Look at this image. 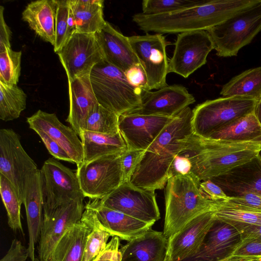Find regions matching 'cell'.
Instances as JSON below:
<instances>
[{
  "label": "cell",
  "instance_id": "48",
  "mask_svg": "<svg viewBox=\"0 0 261 261\" xmlns=\"http://www.w3.org/2000/svg\"><path fill=\"white\" fill-rule=\"evenodd\" d=\"M124 73L131 85L142 90H149L146 76L140 64L133 66Z\"/></svg>",
  "mask_w": 261,
  "mask_h": 261
},
{
  "label": "cell",
  "instance_id": "54",
  "mask_svg": "<svg viewBox=\"0 0 261 261\" xmlns=\"http://www.w3.org/2000/svg\"><path fill=\"white\" fill-rule=\"evenodd\" d=\"M240 261H261V257L242 258Z\"/></svg>",
  "mask_w": 261,
  "mask_h": 261
},
{
  "label": "cell",
  "instance_id": "32",
  "mask_svg": "<svg viewBox=\"0 0 261 261\" xmlns=\"http://www.w3.org/2000/svg\"><path fill=\"white\" fill-rule=\"evenodd\" d=\"M223 97L240 96L259 100L261 98V66L247 69L224 85Z\"/></svg>",
  "mask_w": 261,
  "mask_h": 261
},
{
  "label": "cell",
  "instance_id": "11",
  "mask_svg": "<svg viewBox=\"0 0 261 261\" xmlns=\"http://www.w3.org/2000/svg\"><path fill=\"white\" fill-rule=\"evenodd\" d=\"M132 48L146 76L149 90L159 89L168 85L166 77L169 73V61L167 41L161 34L128 37Z\"/></svg>",
  "mask_w": 261,
  "mask_h": 261
},
{
  "label": "cell",
  "instance_id": "35",
  "mask_svg": "<svg viewBox=\"0 0 261 261\" xmlns=\"http://www.w3.org/2000/svg\"><path fill=\"white\" fill-rule=\"evenodd\" d=\"M56 43L54 47L57 53L76 32V25L69 1L56 0Z\"/></svg>",
  "mask_w": 261,
  "mask_h": 261
},
{
  "label": "cell",
  "instance_id": "28",
  "mask_svg": "<svg viewBox=\"0 0 261 261\" xmlns=\"http://www.w3.org/2000/svg\"><path fill=\"white\" fill-rule=\"evenodd\" d=\"M91 227L83 215L81 220L62 235L47 261H83L87 237Z\"/></svg>",
  "mask_w": 261,
  "mask_h": 261
},
{
  "label": "cell",
  "instance_id": "25",
  "mask_svg": "<svg viewBox=\"0 0 261 261\" xmlns=\"http://www.w3.org/2000/svg\"><path fill=\"white\" fill-rule=\"evenodd\" d=\"M29 234L28 250L30 258L35 261V249L39 242L43 223V200L40 169L30 177L23 197Z\"/></svg>",
  "mask_w": 261,
  "mask_h": 261
},
{
  "label": "cell",
  "instance_id": "26",
  "mask_svg": "<svg viewBox=\"0 0 261 261\" xmlns=\"http://www.w3.org/2000/svg\"><path fill=\"white\" fill-rule=\"evenodd\" d=\"M169 244L163 232L151 228L119 249L121 261H164Z\"/></svg>",
  "mask_w": 261,
  "mask_h": 261
},
{
  "label": "cell",
  "instance_id": "18",
  "mask_svg": "<svg viewBox=\"0 0 261 261\" xmlns=\"http://www.w3.org/2000/svg\"><path fill=\"white\" fill-rule=\"evenodd\" d=\"M174 117L121 115L119 117V130L128 149L145 150Z\"/></svg>",
  "mask_w": 261,
  "mask_h": 261
},
{
  "label": "cell",
  "instance_id": "41",
  "mask_svg": "<svg viewBox=\"0 0 261 261\" xmlns=\"http://www.w3.org/2000/svg\"><path fill=\"white\" fill-rule=\"evenodd\" d=\"M216 203L229 207L261 212V195L253 193L227 197L226 199Z\"/></svg>",
  "mask_w": 261,
  "mask_h": 261
},
{
  "label": "cell",
  "instance_id": "50",
  "mask_svg": "<svg viewBox=\"0 0 261 261\" xmlns=\"http://www.w3.org/2000/svg\"><path fill=\"white\" fill-rule=\"evenodd\" d=\"M4 7L0 6V53L11 48L12 32L5 22L4 16Z\"/></svg>",
  "mask_w": 261,
  "mask_h": 261
},
{
  "label": "cell",
  "instance_id": "31",
  "mask_svg": "<svg viewBox=\"0 0 261 261\" xmlns=\"http://www.w3.org/2000/svg\"><path fill=\"white\" fill-rule=\"evenodd\" d=\"M207 138L230 141L261 142V124L254 113H252L231 122Z\"/></svg>",
  "mask_w": 261,
  "mask_h": 261
},
{
  "label": "cell",
  "instance_id": "53",
  "mask_svg": "<svg viewBox=\"0 0 261 261\" xmlns=\"http://www.w3.org/2000/svg\"><path fill=\"white\" fill-rule=\"evenodd\" d=\"M254 113L261 124V98L256 103Z\"/></svg>",
  "mask_w": 261,
  "mask_h": 261
},
{
  "label": "cell",
  "instance_id": "42",
  "mask_svg": "<svg viewBox=\"0 0 261 261\" xmlns=\"http://www.w3.org/2000/svg\"><path fill=\"white\" fill-rule=\"evenodd\" d=\"M144 152V150L127 149L121 153L123 182H130V178Z\"/></svg>",
  "mask_w": 261,
  "mask_h": 261
},
{
  "label": "cell",
  "instance_id": "17",
  "mask_svg": "<svg viewBox=\"0 0 261 261\" xmlns=\"http://www.w3.org/2000/svg\"><path fill=\"white\" fill-rule=\"evenodd\" d=\"M216 209V207L198 215L168 239L171 255L174 261L187 260L197 254L215 221Z\"/></svg>",
  "mask_w": 261,
  "mask_h": 261
},
{
  "label": "cell",
  "instance_id": "7",
  "mask_svg": "<svg viewBox=\"0 0 261 261\" xmlns=\"http://www.w3.org/2000/svg\"><path fill=\"white\" fill-rule=\"evenodd\" d=\"M207 31L218 57L237 56L261 31V1Z\"/></svg>",
  "mask_w": 261,
  "mask_h": 261
},
{
  "label": "cell",
  "instance_id": "20",
  "mask_svg": "<svg viewBox=\"0 0 261 261\" xmlns=\"http://www.w3.org/2000/svg\"><path fill=\"white\" fill-rule=\"evenodd\" d=\"M241 241L232 225L215 219L197 254L186 261H219L231 256Z\"/></svg>",
  "mask_w": 261,
  "mask_h": 261
},
{
  "label": "cell",
  "instance_id": "40",
  "mask_svg": "<svg viewBox=\"0 0 261 261\" xmlns=\"http://www.w3.org/2000/svg\"><path fill=\"white\" fill-rule=\"evenodd\" d=\"M216 203V220L249 225H261V212L222 206Z\"/></svg>",
  "mask_w": 261,
  "mask_h": 261
},
{
  "label": "cell",
  "instance_id": "43",
  "mask_svg": "<svg viewBox=\"0 0 261 261\" xmlns=\"http://www.w3.org/2000/svg\"><path fill=\"white\" fill-rule=\"evenodd\" d=\"M231 256L242 258L261 257V240L254 238L241 239Z\"/></svg>",
  "mask_w": 261,
  "mask_h": 261
},
{
  "label": "cell",
  "instance_id": "33",
  "mask_svg": "<svg viewBox=\"0 0 261 261\" xmlns=\"http://www.w3.org/2000/svg\"><path fill=\"white\" fill-rule=\"evenodd\" d=\"M83 215L91 230L87 237L83 261H93L106 247L111 236L101 224L92 209L85 206Z\"/></svg>",
  "mask_w": 261,
  "mask_h": 261
},
{
  "label": "cell",
  "instance_id": "2",
  "mask_svg": "<svg viewBox=\"0 0 261 261\" xmlns=\"http://www.w3.org/2000/svg\"><path fill=\"white\" fill-rule=\"evenodd\" d=\"M261 0H206L204 4L168 13L134 14L140 29L159 34H176L204 30L225 21Z\"/></svg>",
  "mask_w": 261,
  "mask_h": 261
},
{
  "label": "cell",
  "instance_id": "47",
  "mask_svg": "<svg viewBox=\"0 0 261 261\" xmlns=\"http://www.w3.org/2000/svg\"><path fill=\"white\" fill-rule=\"evenodd\" d=\"M199 190L205 198L214 202L223 200L227 197L222 189L211 179L201 182Z\"/></svg>",
  "mask_w": 261,
  "mask_h": 261
},
{
  "label": "cell",
  "instance_id": "36",
  "mask_svg": "<svg viewBox=\"0 0 261 261\" xmlns=\"http://www.w3.org/2000/svg\"><path fill=\"white\" fill-rule=\"evenodd\" d=\"M0 193L7 212L8 225L13 231H19L23 234L21 221V206L22 203L13 185L1 174Z\"/></svg>",
  "mask_w": 261,
  "mask_h": 261
},
{
  "label": "cell",
  "instance_id": "8",
  "mask_svg": "<svg viewBox=\"0 0 261 261\" xmlns=\"http://www.w3.org/2000/svg\"><path fill=\"white\" fill-rule=\"evenodd\" d=\"M122 152L101 156L77 166L75 173L85 197L101 199L123 183Z\"/></svg>",
  "mask_w": 261,
  "mask_h": 261
},
{
  "label": "cell",
  "instance_id": "14",
  "mask_svg": "<svg viewBox=\"0 0 261 261\" xmlns=\"http://www.w3.org/2000/svg\"><path fill=\"white\" fill-rule=\"evenodd\" d=\"M56 54L68 82L90 75L93 67L104 60L95 34L75 32Z\"/></svg>",
  "mask_w": 261,
  "mask_h": 261
},
{
  "label": "cell",
  "instance_id": "44",
  "mask_svg": "<svg viewBox=\"0 0 261 261\" xmlns=\"http://www.w3.org/2000/svg\"><path fill=\"white\" fill-rule=\"evenodd\" d=\"M35 132L39 135L49 153L55 159L73 163L68 154L55 141L40 130Z\"/></svg>",
  "mask_w": 261,
  "mask_h": 261
},
{
  "label": "cell",
  "instance_id": "15",
  "mask_svg": "<svg viewBox=\"0 0 261 261\" xmlns=\"http://www.w3.org/2000/svg\"><path fill=\"white\" fill-rule=\"evenodd\" d=\"M85 208L84 198H81L43 212L42 226L37 247L39 261L48 260L62 235L81 220Z\"/></svg>",
  "mask_w": 261,
  "mask_h": 261
},
{
  "label": "cell",
  "instance_id": "37",
  "mask_svg": "<svg viewBox=\"0 0 261 261\" xmlns=\"http://www.w3.org/2000/svg\"><path fill=\"white\" fill-rule=\"evenodd\" d=\"M119 115L98 103L90 112L83 130L107 135L119 132Z\"/></svg>",
  "mask_w": 261,
  "mask_h": 261
},
{
  "label": "cell",
  "instance_id": "51",
  "mask_svg": "<svg viewBox=\"0 0 261 261\" xmlns=\"http://www.w3.org/2000/svg\"><path fill=\"white\" fill-rule=\"evenodd\" d=\"M233 226L240 232L241 239L254 238L261 240V225L233 222H225Z\"/></svg>",
  "mask_w": 261,
  "mask_h": 261
},
{
  "label": "cell",
  "instance_id": "46",
  "mask_svg": "<svg viewBox=\"0 0 261 261\" xmlns=\"http://www.w3.org/2000/svg\"><path fill=\"white\" fill-rule=\"evenodd\" d=\"M0 261H32L30 258L28 248L17 239L12 240L6 254Z\"/></svg>",
  "mask_w": 261,
  "mask_h": 261
},
{
  "label": "cell",
  "instance_id": "5",
  "mask_svg": "<svg viewBox=\"0 0 261 261\" xmlns=\"http://www.w3.org/2000/svg\"><path fill=\"white\" fill-rule=\"evenodd\" d=\"M90 80L98 103L119 116L141 106L144 90L131 85L124 72L105 59L93 67Z\"/></svg>",
  "mask_w": 261,
  "mask_h": 261
},
{
  "label": "cell",
  "instance_id": "30",
  "mask_svg": "<svg viewBox=\"0 0 261 261\" xmlns=\"http://www.w3.org/2000/svg\"><path fill=\"white\" fill-rule=\"evenodd\" d=\"M76 32L95 34L105 25L102 0H69Z\"/></svg>",
  "mask_w": 261,
  "mask_h": 261
},
{
  "label": "cell",
  "instance_id": "1",
  "mask_svg": "<svg viewBox=\"0 0 261 261\" xmlns=\"http://www.w3.org/2000/svg\"><path fill=\"white\" fill-rule=\"evenodd\" d=\"M192 110L188 107L169 122L145 150L130 183L154 191L165 187L170 167L184 148L183 139L193 133Z\"/></svg>",
  "mask_w": 261,
  "mask_h": 261
},
{
  "label": "cell",
  "instance_id": "49",
  "mask_svg": "<svg viewBox=\"0 0 261 261\" xmlns=\"http://www.w3.org/2000/svg\"><path fill=\"white\" fill-rule=\"evenodd\" d=\"M191 164L189 159L179 153L173 161L169 170V179L178 175H185L191 173Z\"/></svg>",
  "mask_w": 261,
  "mask_h": 261
},
{
  "label": "cell",
  "instance_id": "19",
  "mask_svg": "<svg viewBox=\"0 0 261 261\" xmlns=\"http://www.w3.org/2000/svg\"><path fill=\"white\" fill-rule=\"evenodd\" d=\"M27 122L32 129L42 130L55 141L77 166L83 162V145L79 135L71 127L63 124L56 114L39 110L28 117Z\"/></svg>",
  "mask_w": 261,
  "mask_h": 261
},
{
  "label": "cell",
  "instance_id": "52",
  "mask_svg": "<svg viewBox=\"0 0 261 261\" xmlns=\"http://www.w3.org/2000/svg\"><path fill=\"white\" fill-rule=\"evenodd\" d=\"M242 258L234 257V256H230V257H229L225 259L219 260V261H240ZM164 261H174L171 257V250H170L169 244L168 250V251H167V254H166V256Z\"/></svg>",
  "mask_w": 261,
  "mask_h": 261
},
{
  "label": "cell",
  "instance_id": "23",
  "mask_svg": "<svg viewBox=\"0 0 261 261\" xmlns=\"http://www.w3.org/2000/svg\"><path fill=\"white\" fill-rule=\"evenodd\" d=\"M95 35L104 59L111 64L124 72L133 66L140 64L128 37L124 36L108 21Z\"/></svg>",
  "mask_w": 261,
  "mask_h": 261
},
{
  "label": "cell",
  "instance_id": "6",
  "mask_svg": "<svg viewBox=\"0 0 261 261\" xmlns=\"http://www.w3.org/2000/svg\"><path fill=\"white\" fill-rule=\"evenodd\" d=\"M257 102L255 99L240 96L206 100L192 110L193 134L208 138L236 119L254 113Z\"/></svg>",
  "mask_w": 261,
  "mask_h": 261
},
{
  "label": "cell",
  "instance_id": "27",
  "mask_svg": "<svg viewBox=\"0 0 261 261\" xmlns=\"http://www.w3.org/2000/svg\"><path fill=\"white\" fill-rule=\"evenodd\" d=\"M56 14V0H38L27 5L22 13V19L42 39L54 46Z\"/></svg>",
  "mask_w": 261,
  "mask_h": 261
},
{
  "label": "cell",
  "instance_id": "45",
  "mask_svg": "<svg viewBox=\"0 0 261 261\" xmlns=\"http://www.w3.org/2000/svg\"><path fill=\"white\" fill-rule=\"evenodd\" d=\"M119 246V238L117 237H112L104 249L93 261H121V253Z\"/></svg>",
  "mask_w": 261,
  "mask_h": 261
},
{
  "label": "cell",
  "instance_id": "21",
  "mask_svg": "<svg viewBox=\"0 0 261 261\" xmlns=\"http://www.w3.org/2000/svg\"><path fill=\"white\" fill-rule=\"evenodd\" d=\"M211 180L218 185L227 197L247 193L261 195V154Z\"/></svg>",
  "mask_w": 261,
  "mask_h": 261
},
{
  "label": "cell",
  "instance_id": "9",
  "mask_svg": "<svg viewBox=\"0 0 261 261\" xmlns=\"http://www.w3.org/2000/svg\"><path fill=\"white\" fill-rule=\"evenodd\" d=\"M40 173L43 212L85 197L76 173L54 158L44 162Z\"/></svg>",
  "mask_w": 261,
  "mask_h": 261
},
{
  "label": "cell",
  "instance_id": "12",
  "mask_svg": "<svg viewBox=\"0 0 261 261\" xmlns=\"http://www.w3.org/2000/svg\"><path fill=\"white\" fill-rule=\"evenodd\" d=\"M103 206L152 225L160 218L154 191L123 182L106 197L98 199Z\"/></svg>",
  "mask_w": 261,
  "mask_h": 261
},
{
  "label": "cell",
  "instance_id": "34",
  "mask_svg": "<svg viewBox=\"0 0 261 261\" xmlns=\"http://www.w3.org/2000/svg\"><path fill=\"white\" fill-rule=\"evenodd\" d=\"M27 95L17 85L0 82V119L8 121L17 119L26 108Z\"/></svg>",
  "mask_w": 261,
  "mask_h": 261
},
{
  "label": "cell",
  "instance_id": "4",
  "mask_svg": "<svg viewBox=\"0 0 261 261\" xmlns=\"http://www.w3.org/2000/svg\"><path fill=\"white\" fill-rule=\"evenodd\" d=\"M200 181L191 172L170 178L165 190L163 233L169 239L192 219L216 208V203L205 198L199 190Z\"/></svg>",
  "mask_w": 261,
  "mask_h": 261
},
{
  "label": "cell",
  "instance_id": "3",
  "mask_svg": "<svg viewBox=\"0 0 261 261\" xmlns=\"http://www.w3.org/2000/svg\"><path fill=\"white\" fill-rule=\"evenodd\" d=\"M183 142L180 153L189 159L191 172L200 181L225 174L261 152V142L215 140L193 133Z\"/></svg>",
  "mask_w": 261,
  "mask_h": 261
},
{
  "label": "cell",
  "instance_id": "22",
  "mask_svg": "<svg viewBox=\"0 0 261 261\" xmlns=\"http://www.w3.org/2000/svg\"><path fill=\"white\" fill-rule=\"evenodd\" d=\"M92 209L104 228L111 237L130 241L151 228V224L136 219L102 205L98 199L89 201L86 205Z\"/></svg>",
  "mask_w": 261,
  "mask_h": 261
},
{
  "label": "cell",
  "instance_id": "29",
  "mask_svg": "<svg viewBox=\"0 0 261 261\" xmlns=\"http://www.w3.org/2000/svg\"><path fill=\"white\" fill-rule=\"evenodd\" d=\"M79 136L83 148V163L101 156L121 153L128 149L120 132L114 135H107L82 130Z\"/></svg>",
  "mask_w": 261,
  "mask_h": 261
},
{
  "label": "cell",
  "instance_id": "24",
  "mask_svg": "<svg viewBox=\"0 0 261 261\" xmlns=\"http://www.w3.org/2000/svg\"><path fill=\"white\" fill-rule=\"evenodd\" d=\"M69 111L66 121L79 136L89 114L98 103L93 92L90 75L68 82Z\"/></svg>",
  "mask_w": 261,
  "mask_h": 261
},
{
  "label": "cell",
  "instance_id": "38",
  "mask_svg": "<svg viewBox=\"0 0 261 261\" xmlns=\"http://www.w3.org/2000/svg\"><path fill=\"white\" fill-rule=\"evenodd\" d=\"M21 55V51H14L11 48L0 53V82L9 86L17 85Z\"/></svg>",
  "mask_w": 261,
  "mask_h": 261
},
{
  "label": "cell",
  "instance_id": "39",
  "mask_svg": "<svg viewBox=\"0 0 261 261\" xmlns=\"http://www.w3.org/2000/svg\"><path fill=\"white\" fill-rule=\"evenodd\" d=\"M206 0H144L142 13L146 14L168 13L202 5Z\"/></svg>",
  "mask_w": 261,
  "mask_h": 261
},
{
  "label": "cell",
  "instance_id": "13",
  "mask_svg": "<svg viewBox=\"0 0 261 261\" xmlns=\"http://www.w3.org/2000/svg\"><path fill=\"white\" fill-rule=\"evenodd\" d=\"M172 57L169 61V73L187 78L204 65L209 53L214 49L213 40L207 31L178 34Z\"/></svg>",
  "mask_w": 261,
  "mask_h": 261
},
{
  "label": "cell",
  "instance_id": "10",
  "mask_svg": "<svg viewBox=\"0 0 261 261\" xmlns=\"http://www.w3.org/2000/svg\"><path fill=\"white\" fill-rule=\"evenodd\" d=\"M38 169L22 146L19 135L12 129H1L0 174L13 185L22 203L28 180Z\"/></svg>",
  "mask_w": 261,
  "mask_h": 261
},
{
  "label": "cell",
  "instance_id": "16",
  "mask_svg": "<svg viewBox=\"0 0 261 261\" xmlns=\"http://www.w3.org/2000/svg\"><path fill=\"white\" fill-rule=\"evenodd\" d=\"M141 100L139 108L125 114L174 117L195 101L186 87L178 84L167 85L155 91L144 90Z\"/></svg>",
  "mask_w": 261,
  "mask_h": 261
}]
</instances>
